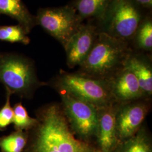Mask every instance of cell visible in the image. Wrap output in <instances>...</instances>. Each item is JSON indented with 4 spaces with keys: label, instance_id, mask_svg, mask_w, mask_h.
<instances>
[{
    "label": "cell",
    "instance_id": "obj_1",
    "mask_svg": "<svg viewBox=\"0 0 152 152\" xmlns=\"http://www.w3.org/2000/svg\"><path fill=\"white\" fill-rule=\"evenodd\" d=\"M36 119L27 152H92L87 144L74 136L58 105L50 104L41 109Z\"/></svg>",
    "mask_w": 152,
    "mask_h": 152
},
{
    "label": "cell",
    "instance_id": "obj_2",
    "mask_svg": "<svg viewBox=\"0 0 152 152\" xmlns=\"http://www.w3.org/2000/svg\"><path fill=\"white\" fill-rule=\"evenodd\" d=\"M126 41L114 38L105 33H98L87 58L81 65L88 74L103 76L108 75L128 58Z\"/></svg>",
    "mask_w": 152,
    "mask_h": 152
},
{
    "label": "cell",
    "instance_id": "obj_3",
    "mask_svg": "<svg viewBox=\"0 0 152 152\" xmlns=\"http://www.w3.org/2000/svg\"><path fill=\"white\" fill-rule=\"evenodd\" d=\"M0 83L6 91L28 98L39 84L32 61L22 55L0 53Z\"/></svg>",
    "mask_w": 152,
    "mask_h": 152
},
{
    "label": "cell",
    "instance_id": "obj_4",
    "mask_svg": "<svg viewBox=\"0 0 152 152\" xmlns=\"http://www.w3.org/2000/svg\"><path fill=\"white\" fill-rule=\"evenodd\" d=\"M100 19L102 32L126 41L134 36L141 15L132 0H110Z\"/></svg>",
    "mask_w": 152,
    "mask_h": 152
},
{
    "label": "cell",
    "instance_id": "obj_5",
    "mask_svg": "<svg viewBox=\"0 0 152 152\" xmlns=\"http://www.w3.org/2000/svg\"><path fill=\"white\" fill-rule=\"evenodd\" d=\"M36 18V24L59 41L65 47L72 36L82 25V19L73 6L39 9Z\"/></svg>",
    "mask_w": 152,
    "mask_h": 152
},
{
    "label": "cell",
    "instance_id": "obj_6",
    "mask_svg": "<svg viewBox=\"0 0 152 152\" xmlns=\"http://www.w3.org/2000/svg\"><path fill=\"white\" fill-rule=\"evenodd\" d=\"M61 90L97 109L108 106L112 93L100 80L78 74H66L59 80Z\"/></svg>",
    "mask_w": 152,
    "mask_h": 152
},
{
    "label": "cell",
    "instance_id": "obj_7",
    "mask_svg": "<svg viewBox=\"0 0 152 152\" xmlns=\"http://www.w3.org/2000/svg\"><path fill=\"white\" fill-rule=\"evenodd\" d=\"M61 91L60 94L65 114L74 130L86 138L97 134L98 109L64 91Z\"/></svg>",
    "mask_w": 152,
    "mask_h": 152
},
{
    "label": "cell",
    "instance_id": "obj_8",
    "mask_svg": "<svg viewBox=\"0 0 152 152\" xmlns=\"http://www.w3.org/2000/svg\"><path fill=\"white\" fill-rule=\"evenodd\" d=\"M98 35L96 27L82 25L71 37L65 48L67 64L70 68L81 65L87 58Z\"/></svg>",
    "mask_w": 152,
    "mask_h": 152
},
{
    "label": "cell",
    "instance_id": "obj_9",
    "mask_svg": "<svg viewBox=\"0 0 152 152\" xmlns=\"http://www.w3.org/2000/svg\"><path fill=\"white\" fill-rule=\"evenodd\" d=\"M147 107L142 104L126 106L116 114L117 136L129 139L139 130L147 113Z\"/></svg>",
    "mask_w": 152,
    "mask_h": 152
},
{
    "label": "cell",
    "instance_id": "obj_10",
    "mask_svg": "<svg viewBox=\"0 0 152 152\" xmlns=\"http://www.w3.org/2000/svg\"><path fill=\"white\" fill-rule=\"evenodd\" d=\"M97 134L103 152H110L117 139L116 112L109 105L99 109Z\"/></svg>",
    "mask_w": 152,
    "mask_h": 152
},
{
    "label": "cell",
    "instance_id": "obj_11",
    "mask_svg": "<svg viewBox=\"0 0 152 152\" xmlns=\"http://www.w3.org/2000/svg\"><path fill=\"white\" fill-rule=\"evenodd\" d=\"M110 90L113 95L122 102L132 100L144 95L135 76L124 66L113 82Z\"/></svg>",
    "mask_w": 152,
    "mask_h": 152
},
{
    "label": "cell",
    "instance_id": "obj_12",
    "mask_svg": "<svg viewBox=\"0 0 152 152\" xmlns=\"http://www.w3.org/2000/svg\"><path fill=\"white\" fill-rule=\"evenodd\" d=\"M0 14L15 19L28 33L36 25L35 17L28 11L22 0H0Z\"/></svg>",
    "mask_w": 152,
    "mask_h": 152
},
{
    "label": "cell",
    "instance_id": "obj_13",
    "mask_svg": "<svg viewBox=\"0 0 152 152\" xmlns=\"http://www.w3.org/2000/svg\"><path fill=\"white\" fill-rule=\"evenodd\" d=\"M124 66L132 72L138 81L144 94L152 92V72L150 66L136 56H128Z\"/></svg>",
    "mask_w": 152,
    "mask_h": 152
},
{
    "label": "cell",
    "instance_id": "obj_14",
    "mask_svg": "<svg viewBox=\"0 0 152 152\" xmlns=\"http://www.w3.org/2000/svg\"><path fill=\"white\" fill-rule=\"evenodd\" d=\"M110 1L77 0L73 7L82 20L91 17L100 19L106 10Z\"/></svg>",
    "mask_w": 152,
    "mask_h": 152
},
{
    "label": "cell",
    "instance_id": "obj_15",
    "mask_svg": "<svg viewBox=\"0 0 152 152\" xmlns=\"http://www.w3.org/2000/svg\"><path fill=\"white\" fill-rule=\"evenodd\" d=\"M28 134L24 131L16 130L0 138L1 152H23L27 144Z\"/></svg>",
    "mask_w": 152,
    "mask_h": 152
},
{
    "label": "cell",
    "instance_id": "obj_16",
    "mask_svg": "<svg viewBox=\"0 0 152 152\" xmlns=\"http://www.w3.org/2000/svg\"><path fill=\"white\" fill-rule=\"evenodd\" d=\"M28 33L26 30L19 24L0 26V41L28 45L30 42Z\"/></svg>",
    "mask_w": 152,
    "mask_h": 152
},
{
    "label": "cell",
    "instance_id": "obj_17",
    "mask_svg": "<svg viewBox=\"0 0 152 152\" xmlns=\"http://www.w3.org/2000/svg\"><path fill=\"white\" fill-rule=\"evenodd\" d=\"M13 109L14 115L12 123L15 130H29L36 125L37 120L29 115L22 103L15 104Z\"/></svg>",
    "mask_w": 152,
    "mask_h": 152
},
{
    "label": "cell",
    "instance_id": "obj_18",
    "mask_svg": "<svg viewBox=\"0 0 152 152\" xmlns=\"http://www.w3.org/2000/svg\"><path fill=\"white\" fill-rule=\"evenodd\" d=\"M138 46L144 50H151L152 48V23L147 19L140 23L135 35Z\"/></svg>",
    "mask_w": 152,
    "mask_h": 152
},
{
    "label": "cell",
    "instance_id": "obj_19",
    "mask_svg": "<svg viewBox=\"0 0 152 152\" xmlns=\"http://www.w3.org/2000/svg\"><path fill=\"white\" fill-rule=\"evenodd\" d=\"M120 152H151V149L145 136L139 134L129 138Z\"/></svg>",
    "mask_w": 152,
    "mask_h": 152
},
{
    "label": "cell",
    "instance_id": "obj_20",
    "mask_svg": "<svg viewBox=\"0 0 152 152\" xmlns=\"http://www.w3.org/2000/svg\"><path fill=\"white\" fill-rule=\"evenodd\" d=\"M11 95L10 92L6 91L5 104L0 110V130H4L13 122L14 113L10 104Z\"/></svg>",
    "mask_w": 152,
    "mask_h": 152
},
{
    "label": "cell",
    "instance_id": "obj_21",
    "mask_svg": "<svg viewBox=\"0 0 152 152\" xmlns=\"http://www.w3.org/2000/svg\"><path fill=\"white\" fill-rule=\"evenodd\" d=\"M135 4L144 7L151 8L152 6V0H132Z\"/></svg>",
    "mask_w": 152,
    "mask_h": 152
},
{
    "label": "cell",
    "instance_id": "obj_22",
    "mask_svg": "<svg viewBox=\"0 0 152 152\" xmlns=\"http://www.w3.org/2000/svg\"></svg>",
    "mask_w": 152,
    "mask_h": 152
}]
</instances>
